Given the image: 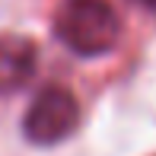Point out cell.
<instances>
[{
	"instance_id": "obj_3",
	"label": "cell",
	"mask_w": 156,
	"mask_h": 156,
	"mask_svg": "<svg viewBox=\"0 0 156 156\" xmlns=\"http://www.w3.org/2000/svg\"><path fill=\"white\" fill-rule=\"evenodd\" d=\"M35 64H38V48L32 38L16 32L0 35V96L23 89L35 73Z\"/></svg>"
},
{
	"instance_id": "obj_1",
	"label": "cell",
	"mask_w": 156,
	"mask_h": 156,
	"mask_svg": "<svg viewBox=\"0 0 156 156\" xmlns=\"http://www.w3.org/2000/svg\"><path fill=\"white\" fill-rule=\"evenodd\" d=\"M54 35L80 58H99L118 45L121 19L108 0H64L54 16Z\"/></svg>"
},
{
	"instance_id": "obj_4",
	"label": "cell",
	"mask_w": 156,
	"mask_h": 156,
	"mask_svg": "<svg viewBox=\"0 0 156 156\" xmlns=\"http://www.w3.org/2000/svg\"><path fill=\"white\" fill-rule=\"evenodd\" d=\"M140 6H147V10H156V0H137Z\"/></svg>"
},
{
	"instance_id": "obj_2",
	"label": "cell",
	"mask_w": 156,
	"mask_h": 156,
	"mask_svg": "<svg viewBox=\"0 0 156 156\" xmlns=\"http://www.w3.org/2000/svg\"><path fill=\"white\" fill-rule=\"evenodd\" d=\"M80 124V102L70 89L64 86H45L32 99L29 112L23 118V131L32 144L54 147L67 140Z\"/></svg>"
}]
</instances>
